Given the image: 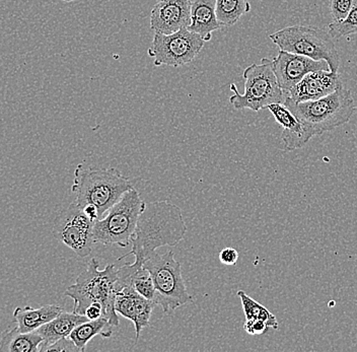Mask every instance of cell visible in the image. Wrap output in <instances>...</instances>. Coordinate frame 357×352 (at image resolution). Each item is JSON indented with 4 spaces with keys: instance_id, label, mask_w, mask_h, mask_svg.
<instances>
[{
    "instance_id": "6da1fadb",
    "label": "cell",
    "mask_w": 357,
    "mask_h": 352,
    "mask_svg": "<svg viewBox=\"0 0 357 352\" xmlns=\"http://www.w3.org/2000/svg\"><path fill=\"white\" fill-rule=\"evenodd\" d=\"M187 229L183 211L178 205L167 200L149 202L138 218L131 238L132 249L118 258V261L133 255L132 266L142 268L144 262L155 255L160 247H174L184 240Z\"/></svg>"
},
{
    "instance_id": "7a4b0ae2",
    "label": "cell",
    "mask_w": 357,
    "mask_h": 352,
    "mask_svg": "<svg viewBox=\"0 0 357 352\" xmlns=\"http://www.w3.org/2000/svg\"><path fill=\"white\" fill-rule=\"evenodd\" d=\"M118 269L115 264H108L102 270L99 262L93 258L86 270L77 276L75 284L66 289L64 295L75 302L73 313L84 315L86 309L93 303H100L104 309V315L116 329L120 322L115 311V300L118 293Z\"/></svg>"
},
{
    "instance_id": "3957f363",
    "label": "cell",
    "mask_w": 357,
    "mask_h": 352,
    "mask_svg": "<svg viewBox=\"0 0 357 352\" xmlns=\"http://www.w3.org/2000/svg\"><path fill=\"white\" fill-rule=\"evenodd\" d=\"M132 188V182L117 169L93 168L82 162L75 168L71 191L82 208L88 204L96 205L100 216Z\"/></svg>"
},
{
    "instance_id": "277c9868",
    "label": "cell",
    "mask_w": 357,
    "mask_h": 352,
    "mask_svg": "<svg viewBox=\"0 0 357 352\" xmlns=\"http://www.w3.org/2000/svg\"><path fill=\"white\" fill-rule=\"evenodd\" d=\"M283 104L312 131L314 137L344 125L356 110L351 93L343 86L316 101L298 102L287 95Z\"/></svg>"
},
{
    "instance_id": "5b68a950",
    "label": "cell",
    "mask_w": 357,
    "mask_h": 352,
    "mask_svg": "<svg viewBox=\"0 0 357 352\" xmlns=\"http://www.w3.org/2000/svg\"><path fill=\"white\" fill-rule=\"evenodd\" d=\"M244 93H238L236 84H231L233 95L229 102L236 110L258 111L267 109L271 104L284 102L287 93L279 86L274 72L273 60L263 58L260 64H252L245 69Z\"/></svg>"
},
{
    "instance_id": "8992f818",
    "label": "cell",
    "mask_w": 357,
    "mask_h": 352,
    "mask_svg": "<svg viewBox=\"0 0 357 352\" xmlns=\"http://www.w3.org/2000/svg\"><path fill=\"white\" fill-rule=\"evenodd\" d=\"M279 50L303 55L314 60H324L330 71L338 72L340 56L331 36L322 29L312 26H287L269 36Z\"/></svg>"
},
{
    "instance_id": "52a82bcc",
    "label": "cell",
    "mask_w": 357,
    "mask_h": 352,
    "mask_svg": "<svg viewBox=\"0 0 357 352\" xmlns=\"http://www.w3.org/2000/svg\"><path fill=\"white\" fill-rule=\"evenodd\" d=\"M145 204L134 187L127 191L121 199L109 209L108 215L95 222L93 242L105 246L117 245L126 248L131 243Z\"/></svg>"
},
{
    "instance_id": "ba28073f",
    "label": "cell",
    "mask_w": 357,
    "mask_h": 352,
    "mask_svg": "<svg viewBox=\"0 0 357 352\" xmlns=\"http://www.w3.org/2000/svg\"><path fill=\"white\" fill-rule=\"evenodd\" d=\"M142 267L153 277L156 291L155 304L162 307L166 315H171L178 307L194 304L183 278L182 265L175 259L173 251H167L162 255L155 253Z\"/></svg>"
},
{
    "instance_id": "9c48e42d",
    "label": "cell",
    "mask_w": 357,
    "mask_h": 352,
    "mask_svg": "<svg viewBox=\"0 0 357 352\" xmlns=\"http://www.w3.org/2000/svg\"><path fill=\"white\" fill-rule=\"evenodd\" d=\"M204 44V40L199 35L187 28L169 35L155 33L147 54L155 59V66L178 68L193 61L199 55Z\"/></svg>"
},
{
    "instance_id": "30bf717a",
    "label": "cell",
    "mask_w": 357,
    "mask_h": 352,
    "mask_svg": "<svg viewBox=\"0 0 357 352\" xmlns=\"http://www.w3.org/2000/svg\"><path fill=\"white\" fill-rule=\"evenodd\" d=\"M95 222L88 217L82 207L73 202L64 208L54 220L52 234L79 258H86L93 252Z\"/></svg>"
},
{
    "instance_id": "8fae6325",
    "label": "cell",
    "mask_w": 357,
    "mask_h": 352,
    "mask_svg": "<svg viewBox=\"0 0 357 352\" xmlns=\"http://www.w3.org/2000/svg\"><path fill=\"white\" fill-rule=\"evenodd\" d=\"M274 72L279 86L285 93H289L307 73L317 70H330L327 62L314 60L303 55L279 50L273 59Z\"/></svg>"
},
{
    "instance_id": "7c38bea8",
    "label": "cell",
    "mask_w": 357,
    "mask_h": 352,
    "mask_svg": "<svg viewBox=\"0 0 357 352\" xmlns=\"http://www.w3.org/2000/svg\"><path fill=\"white\" fill-rule=\"evenodd\" d=\"M190 0H158L151 13V29L169 35L190 26Z\"/></svg>"
},
{
    "instance_id": "4fadbf2b",
    "label": "cell",
    "mask_w": 357,
    "mask_h": 352,
    "mask_svg": "<svg viewBox=\"0 0 357 352\" xmlns=\"http://www.w3.org/2000/svg\"><path fill=\"white\" fill-rule=\"evenodd\" d=\"M155 303L147 300L131 285H126L117 293L115 300V311L122 317L133 322L135 328L136 341L139 339L144 328L151 327V317Z\"/></svg>"
},
{
    "instance_id": "5bb4252c",
    "label": "cell",
    "mask_w": 357,
    "mask_h": 352,
    "mask_svg": "<svg viewBox=\"0 0 357 352\" xmlns=\"http://www.w3.org/2000/svg\"><path fill=\"white\" fill-rule=\"evenodd\" d=\"M342 80L338 72L317 70L307 73L303 79L287 93L294 102L316 101L341 88Z\"/></svg>"
},
{
    "instance_id": "9a60e30c",
    "label": "cell",
    "mask_w": 357,
    "mask_h": 352,
    "mask_svg": "<svg viewBox=\"0 0 357 352\" xmlns=\"http://www.w3.org/2000/svg\"><path fill=\"white\" fill-rule=\"evenodd\" d=\"M267 109L282 128L281 139L287 151L303 148L314 137L312 131L283 102L269 105Z\"/></svg>"
},
{
    "instance_id": "2e32d148",
    "label": "cell",
    "mask_w": 357,
    "mask_h": 352,
    "mask_svg": "<svg viewBox=\"0 0 357 352\" xmlns=\"http://www.w3.org/2000/svg\"><path fill=\"white\" fill-rule=\"evenodd\" d=\"M190 26L188 30L199 35L205 42L211 41L212 33L220 30L222 24L216 15V0H190Z\"/></svg>"
},
{
    "instance_id": "e0dca14e",
    "label": "cell",
    "mask_w": 357,
    "mask_h": 352,
    "mask_svg": "<svg viewBox=\"0 0 357 352\" xmlns=\"http://www.w3.org/2000/svg\"><path fill=\"white\" fill-rule=\"evenodd\" d=\"M86 321H89V319L86 316L78 315L73 312L69 313V312L62 311L57 317L36 330L43 338L40 352L45 351L47 347L54 344L56 341L69 337L71 332L77 328L78 325Z\"/></svg>"
},
{
    "instance_id": "ac0fdd59",
    "label": "cell",
    "mask_w": 357,
    "mask_h": 352,
    "mask_svg": "<svg viewBox=\"0 0 357 352\" xmlns=\"http://www.w3.org/2000/svg\"><path fill=\"white\" fill-rule=\"evenodd\" d=\"M62 311V307L55 305H45L37 309L29 306L17 307L13 312V319L20 331L33 332L57 317Z\"/></svg>"
},
{
    "instance_id": "d6986e66",
    "label": "cell",
    "mask_w": 357,
    "mask_h": 352,
    "mask_svg": "<svg viewBox=\"0 0 357 352\" xmlns=\"http://www.w3.org/2000/svg\"><path fill=\"white\" fill-rule=\"evenodd\" d=\"M43 343L37 331L21 332L17 327L8 329L0 338V351L38 352Z\"/></svg>"
},
{
    "instance_id": "ffe728a7",
    "label": "cell",
    "mask_w": 357,
    "mask_h": 352,
    "mask_svg": "<svg viewBox=\"0 0 357 352\" xmlns=\"http://www.w3.org/2000/svg\"><path fill=\"white\" fill-rule=\"evenodd\" d=\"M115 329L108 319L102 317L97 320H89L78 325L77 328L71 332L68 338L73 340L80 351L84 352L86 351V345L93 337L100 336L102 338H110Z\"/></svg>"
},
{
    "instance_id": "44dd1931",
    "label": "cell",
    "mask_w": 357,
    "mask_h": 352,
    "mask_svg": "<svg viewBox=\"0 0 357 352\" xmlns=\"http://www.w3.org/2000/svg\"><path fill=\"white\" fill-rule=\"evenodd\" d=\"M250 12V0H216V15L225 28L234 26L243 15Z\"/></svg>"
},
{
    "instance_id": "7402d4cb",
    "label": "cell",
    "mask_w": 357,
    "mask_h": 352,
    "mask_svg": "<svg viewBox=\"0 0 357 352\" xmlns=\"http://www.w3.org/2000/svg\"><path fill=\"white\" fill-rule=\"evenodd\" d=\"M238 296L242 303L243 309L245 319H257V320L264 321L269 326V328L278 330L279 324L275 316L262 305L259 304L255 300L247 295L244 291H238Z\"/></svg>"
},
{
    "instance_id": "603a6c76",
    "label": "cell",
    "mask_w": 357,
    "mask_h": 352,
    "mask_svg": "<svg viewBox=\"0 0 357 352\" xmlns=\"http://www.w3.org/2000/svg\"><path fill=\"white\" fill-rule=\"evenodd\" d=\"M328 33L334 39L357 34V0L344 20L329 24Z\"/></svg>"
},
{
    "instance_id": "cb8c5ba5",
    "label": "cell",
    "mask_w": 357,
    "mask_h": 352,
    "mask_svg": "<svg viewBox=\"0 0 357 352\" xmlns=\"http://www.w3.org/2000/svg\"><path fill=\"white\" fill-rule=\"evenodd\" d=\"M356 2V0H330V12L334 22L344 20Z\"/></svg>"
},
{
    "instance_id": "d4e9b609",
    "label": "cell",
    "mask_w": 357,
    "mask_h": 352,
    "mask_svg": "<svg viewBox=\"0 0 357 352\" xmlns=\"http://www.w3.org/2000/svg\"><path fill=\"white\" fill-rule=\"evenodd\" d=\"M269 326L264 321L257 320V319H245L244 330L248 334L252 336L262 335L267 332Z\"/></svg>"
},
{
    "instance_id": "484cf974",
    "label": "cell",
    "mask_w": 357,
    "mask_h": 352,
    "mask_svg": "<svg viewBox=\"0 0 357 352\" xmlns=\"http://www.w3.org/2000/svg\"><path fill=\"white\" fill-rule=\"evenodd\" d=\"M45 351H58V352H75L80 351L79 349L73 342V340L69 339L68 337L62 338L56 341L54 344L50 345L47 347Z\"/></svg>"
},
{
    "instance_id": "4316f807",
    "label": "cell",
    "mask_w": 357,
    "mask_h": 352,
    "mask_svg": "<svg viewBox=\"0 0 357 352\" xmlns=\"http://www.w3.org/2000/svg\"><path fill=\"white\" fill-rule=\"evenodd\" d=\"M238 257H240L238 252L231 247L222 249L220 253V261L227 266H234L238 262Z\"/></svg>"
},
{
    "instance_id": "83f0119b",
    "label": "cell",
    "mask_w": 357,
    "mask_h": 352,
    "mask_svg": "<svg viewBox=\"0 0 357 352\" xmlns=\"http://www.w3.org/2000/svg\"><path fill=\"white\" fill-rule=\"evenodd\" d=\"M104 315V309H102V305L100 303H93L91 306L86 309L84 316L89 319V320H97L102 317Z\"/></svg>"
},
{
    "instance_id": "f1b7e54d",
    "label": "cell",
    "mask_w": 357,
    "mask_h": 352,
    "mask_svg": "<svg viewBox=\"0 0 357 352\" xmlns=\"http://www.w3.org/2000/svg\"><path fill=\"white\" fill-rule=\"evenodd\" d=\"M82 211L84 213L88 215V217L91 218L93 222H97L100 217L99 209L96 205L93 204H88L86 206L82 207Z\"/></svg>"
},
{
    "instance_id": "f546056e",
    "label": "cell",
    "mask_w": 357,
    "mask_h": 352,
    "mask_svg": "<svg viewBox=\"0 0 357 352\" xmlns=\"http://www.w3.org/2000/svg\"><path fill=\"white\" fill-rule=\"evenodd\" d=\"M60 1L67 2V3H71V2L79 1V0H60Z\"/></svg>"
}]
</instances>
